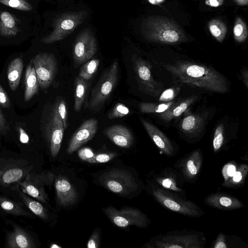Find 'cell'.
Wrapping results in <instances>:
<instances>
[{
  "label": "cell",
  "mask_w": 248,
  "mask_h": 248,
  "mask_svg": "<svg viewBox=\"0 0 248 248\" xmlns=\"http://www.w3.org/2000/svg\"><path fill=\"white\" fill-rule=\"evenodd\" d=\"M6 247L8 248H34V239L25 229L16 224H13V229L6 232Z\"/></svg>",
  "instance_id": "16"
},
{
  "label": "cell",
  "mask_w": 248,
  "mask_h": 248,
  "mask_svg": "<svg viewBox=\"0 0 248 248\" xmlns=\"http://www.w3.org/2000/svg\"><path fill=\"white\" fill-rule=\"evenodd\" d=\"M98 124L97 120L94 118H90L85 121L72 137L67 147V153H73L82 145L93 139L97 132Z\"/></svg>",
  "instance_id": "14"
},
{
  "label": "cell",
  "mask_w": 248,
  "mask_h": 248,
  "mask_svg": "<svg viewBox=\"0 0 248 248\" xmlns=\"http://www.w3.org/2000/svg\"><path fill=\"white\" fill-rule=\"evenodd\" d=\"M224 0H205V4L210 7H217L223 4Z\"/></svg>",
  "instance_id": "48"
},
{
  "label": "cell",
  "mask_w": 248,
  "mask_h": 248,
  "mask_svg": "<svg viewBox=\"0 0 248 248\" xmlns=\"http://www.w3.org/2000/svg\"><path fill=\"white\" fill-rule=\"evenodd\" d=\"M208 27L212 35L218 42L221 43L225 38L227 28L225 24L221 20L215 18L208 23Z\"/></svg>",
  "instance_id": "30"
},
{
  "label": "cell",
  "mask_w": 248,
  "mask_h": 248,
  "mask_svg": "<svg viewBox=\"0 0 248 248\" xmlns=\"http://www.w3.org/2000/svg\"><path fill=\"white\" fill-rule=\"evenodd\" d=\"M224 126L222 123L216 127L213 140V147L215 152L218 151L222 147L224 140Z\"/></svg>",
  "instance_id": "37"
},
{
  "label": "cell",
  "mask_w": 248,
  "mask_h": 248,
  "mask_svg": "<svg viewBox=\"0 0 248 248\" xmlns=\"http://www.w3.org/2000/svg\"><path fill=\"white\" fill-rule=\"evenodd\" d=\"M38 85L47 88L51 84L58 70L57 60L53 54L40 53L32 59Z\"/></svg>",
  "instance_id": "11"
},
{
  "label": "cell",
  "mask_w": 248,
  "mask_h": 248,
  "mask_svg": "<svg viewBox=\"0 0 248 248\" xmlns=\"http://www.w3.org/2000/svg\"><path fill=\"white\" fill-rule=\"evenodd\" d=\"M89 88L87 81L78 76L75 80L74 109L76 112L81 110Z\"/></svg>",
  "instance_id": "29"
},
{
  "label": "cell",
  "mask_w": 248,
  "mask_h": 248,
  "mask_svg": "<svg viewBox=\"0 0 248 248\" xmlns=\"http://www.w3.org/2000/svg\"><path fill=\"white\" fill-rule=\"evenodd\" d=\"M0 124L5 131L7 128V123L4 114L2 113L0 109Z\"/></svg>",
  "instance_id": "49"
},
{
  "label": "cell",
  "mask_w": 248,
  "mask_h": 248,
  "mask_svg": "<svg viewBox=\"0 0 248 248\" xmlns=\"http://www.w3.org/2000/svg\"><path fill=\"white\" fill-rule=\"evenodd\" d=\"M100 64V61L93 59L88 61L81 67L78 76L88 81L93 78L97 71Z\"/></svg>",
  "instance_id": "34"
},
{
  "label": "cell",
  "mask_w": 248,
  "mask_h": 248,
  "mask_svg": "<svg viewBox=\"0 0 248 248\" xmlns=\"http://www.w3.org/2000/svg\"><path fill=\"white\" fill-rule=\"evenodd\" d=\"M0 105L3 108H9L10 107V101L8 94L0 84Z\"/></svg>",
  "instance_id": "45"
},
{
  "label": "cell",
  "mask_w": 248,
  "mask_h": 248,
  "mask_svg": "<svg viewBox=\"0 0 248 248\" xmlns=\"http://www.w3.org/2000/svg\"><path fill=\"white\" fill-rule=\"evenodd\" d=\"M214 248H227L228 246L226 242L225 236L222 233H220L215 241Z\"/></svg>",
  "instance_id": "46"
},
{
  "label": "cell",
  "mask_w": 248,
  "mask_h": 248,
  "mask_svg": "<svg viewBox=\"0 0 248 248\" xmlns=\"http://www.w3.org/2000/svg\"><path fill=\"white\" fill-rule=\"evenodd\" d=\"M248 172V166L241 164L237 168L234 174L228 180L224 181L222 186L225 187H234L239 186L244 182Z\"/></svg>",
  "instance_id": "32"
},
{
  "label": "cell",
  "mask_w": 248,
  "mask_h": 248,
  "mask_svg": "<svg viewBox=\"0 0 248 248\" xmlns=\"http://www.w3.org/2000/svg\"><path fill=\"white\" fill-rule=\"evenodd\" d=\"M155 245L158 248H200L201 242L198 236L192 234H175L164 236L156 241Z\"/></svg>",
  "instance_id": "15"
},
{
  "label": "cell",
  "mask_w": 248,
  "mask_h": 248,
  "mask_svg": "<svg viewBox=\"0 0 248 248\" xmlns=\"http://www.w3.org/2000/svg\"><path fill=\"white\" fill-rule=\"evenodd\" d=\"M119 64L114 62L101 76L91 91L87 108L92 112L99 111L114 90L118 78Z\"/></svg>",
  "instance_id": "3"
},
{
  "label": "cell",
  "mask_w": 248,
  "mask_h": 248,
  "mask_svg": "<svg viewBox=\"0 0 248 248\" xmlns=\"http://www.w3.org/2000/svg\"><path fill=\"white\" fill-rule=\"evenodd\" d=\"M17 193L22 202L32 213L44 220L46 221L48 219V211L41 202L33 200L31 197L23 193L20 188L18 189Z\"/></svg>",
  "instance_id": "27"
},
{
  "label": "cell",
  "mask_w": 248,
  "mask_h": 248,
  "mask_svg": "<svg viewBox=\"0 0 248 248\" xmlns=\"http://www.w3.org/2000/svg\"><path fill=\"white\" fill-rule=\"evenodd\" d=\"M237 168L233 163H228L223 168L222 173L224 179V181L228 180L234 174Z\"/></svg>",
  "instance_id": "42"
},
{
  "label": "cell",
  "mask_w": 248,
  "mask_h": 248,
  "mask_svg": "<svg viewBox=\"0 0 248 248\" xmlns=\"http://www.w3.org/2000/svg\"><path fill=\"white\" fill-rule=\"evenodd\" d=\"M57 202L62 206L74 204L78 199V194L72 184L64 176H58L55 179Z\"/></svg>",
  "instance_id": "17"
},
{
  "label": "cell",
  "mask_w": 248,
  "mask_h": 248,
  "mask_svg": "<svg viewBox=\"0 0 248 248\" xmlns=\"http://www.w3.org/2000/svg\"><path fill=\"white\" fill-rule=\"evenodd\" d=\"M141 32L146 40L156 43L175 45L187 41L182 28L165 16H152L144 19L141 23Z\"/></svg>",
  "instance_id": "2"
},
{
  "label": "cell",
  "mask_w": 248,
  "mask_h": 248,
  "mask_svg": "<svg viewBox=\"0 0 248 248\" xmlns=\"http://www.w3.org/2000/svg\"><path fill=\"white\" fill-rule=\"evenodd\" d=\"M51 248H61V246H59L55 244H52L50 247Z\"/></svg>",
  "instance_id": "53"
},
{
  "label": "cell",
  "mask_w": 248,
  "mask_h": 248,
  "mask_svg": "<svg viewBox=\"0 0 248 248\" xmlns=\"http://www.w3.org/2000/svg\"><path fill=\"white\" fill-rule=\"evenodd\" d=\"M99 246V234L95 230L91 236L87 243L88 248H97Z\"/></svg>",
  "instance_id": "44"
},
{
  "label": "cell",
  "mask_w": 248,
  "mask_h": 248,
  "mask_svg": "<svg viewBox=\"0 0 248 248\" xmlns=\"http://www.w3.org/2000/svg\"><path fill=\"white\" fill-rule=\"evenodd\" d=\"M180 90L179 87H172L163 91L159 98V102L165 103L173 100L178 94Z\"/></svg>",
  "instance_id": "40"
},
{
  "label": "cell",
  "mask_w": 248,
  "mask_h": 248,
  "mask_svg": "<svg viewBox=\"0 0 248 248\" xmlns=\"http://www.w3.org/2000/svg\"><path fill=\"white\" fill-rule=\"evenodd\" d=\"M173 100L165 103H151L141 102L139 104V107L140 111L142 113H158L165 111L175 101Z\"/></svg>",
  "instance_id": "33"
},
{
  "label": "cell",
  "mask_w": 248,
  "mask_h": 248,
  "mask_svg": "<svg viewBox=\"0 0 248 248\" xmlns=\"http://www.w3.org/2000/svg\"><path fill=\"white\" fill-rule=\"evenodd\" d=\"M54 175L50 171L37 173L31 171L19 184L20 189L29 196L39 202L46 203L48 200L46 186L52 183Z\"/></svg>",
  "instance_id": "7"
},
{
  "label": "cell",
  "mask_w": 248,
  "mask_h": 248,
  "mask_svg": "<svg viewBox=\"0 0 248 248\" xmlns=\"http://www.w3.org/2000/svg\"><path fill=\"white\" fill-rule=\"evenodd\" d=\"M25 205L6 197L0 195V211L6 214L33 218L32 212L28 210Z\"/></svg>",
  "instance_id": "24"
},
{
  "label": "cell",
  "mask_w": 248,
  "mask_h": 248,
  "mask_svg": "<svg viewBox=\"0 0 248 248\" xmlns=\"http://www.w3.org/2000/svg\"><path fill=\"white\" fill-rule=\"evenodd\" d=\"M32 62V60H31L26 70L24 94V99L26 102L30 100L38 90L37 78Z\"/></svg>",
  "instance_id": "28"
},
{
  "label": "cell",
  "mask_w": 248,
  "mask_h": 248,
  "mask_svg": "<svg viewBox=\"0 0 248 248\" xmlns=\"http://www.w3.org/2000/svg\"><path fill=\"white\" fill-rule=\"evenodd\" d=\"M129 108L124 104L118 103L108 112V117L109 119L121 118L129 114Z\"/></svg>",
  "instance_id": "38"
},
{
  "label": "cell",
  "mask_w": 248,
  "mask_h": 248,
  "mask_svg": "<svg viewBox=\"0 0 248 248\" xmlns=\"http://www.w3.org/2000/svg\"><path fill=\"white\" fill-rule=\"evenodd\" d=\"M233 1L239 6L247 5L248 3V0H233Z\"/></svg>",
  "instance_id": "51"
},
{
  "label": "cell",
  "mask_w": 248,
  "mask_h": 248,
  "mask_svg": "<svg viewBox=\"0 0 248 248\" xmlns=\"http://www.w3.org/2000/svg\"><path fill=\"white\" fill-rule=\"evenodd\" d=\"M116 156L117 154L113 153H100L94 155L86 162L90 163H104L111 160Z\"/></svg>",
  "instance_id": "39"
},
{
  "label": "cell",
  "mask_w": 248,
  "mask_h": 248,
  "mask_svg": "<svg viewBox=\"0 0 248 248\" xmlns=\"http://www.w3.org/2000/svg\"><path fill=\"white\" fill-rule=\"evenodd\" d=\"M87 16V11L84 10L61 15L55 19L53 31L43 37L41 42L49 44L64 39L83 22Z\"/></svg>",
  "instance_id": "5"
},
{
  "label": "cell",
  "mask_w": 248,
  "mask_h": 248,
  "mask_svg": "<svg viewBox=\"0 0 248 248\" xmlns=\"http://www.w3.org/2000/svg\"><path fill=\"white\" fill-rule=\"evenodd\" d=\"M97 51L96 39L90 29L83 30L77 37L73 48L74 63L79 65L91 59Z\"/></svg>",
  "instance_id": "12"
},
{
  "label": "cell",
  "mask_w": 248,
  "mask_h": 248,
  "mask_svg": "<svg viewBox=\"0 0 248 248\" xmlns=\"http://www.w3.org/2000/svg\"><path fill=\"white\" fill-rule=\"evenodd\" d=\"M54 109L61 118L65 130L68 126V110L65 100L63 99L59 100L55 104Z\"/></svg>",
  "instance_id": "36"
},
{
  "label": "cell",
  "mask_w": 248,
  "mask_h": 248,
  "mask_svg": "<svg viewBox=\"0 0 248 248\" xmlns=\"http://www.w3.org/2000/svg\"><path fill=\"white\" fill-rule=\"evenodd\" d=\"M131 61L140 91L153 97L160 95L164 86L162 82L154 78L151 63L136 55L132 56Z\"/></svg>",
  "instance_id": "6"
},
{
  "label": "cell",
  "mask_w": 248,
  "mask_h": 248,
  "mask_svg": "<svg viewBox=\"0 0 248 248\" xmlns=\"http://www.w3.org/2000/svg\"><path fill=\"white\" fill-rule=\"evenodd\" d=\"M93 151L90 148L85 147L81 148L78 152V155L81 160L87 161L94 155Z\"/></svg>",
  "instance_id": "43"
},
{
  "label": "cell",
  "mask_w": 248,
  "mask_h": 248,
  "mask_svg": "<svg viewBox=\"0 0 248 248\" xmlns=\"http://www.w3.org/2000/svg\"><path fill=\"white\" fill-rule=\"evenodd\" d=\"M153 195L162 206L173 212L195 217L202 214L201 209L193 202L181 199L161 188H154Z\"/></svg>",
  "instance_id": "8"
},
{
  "label": "cell",
  "mask_w": 248,
  "mask_h": 248,
  "mask_svg": "<svg viewBox=\"0 0 248 248\" xmlns=\"http://www.w3.org/2000/svg\"><path fill=\"white\" fill-rule=\"evenodd\" d=\"M22 31L20 21L7 11H0V35L5 38L15 37Z\"/></svg>",
  "instance_id": "21"
},
{
  "label": "cell",
  "mask_w": 248,
  "mask_h": 248,
  "mask_svg": "<svg viewBox=\"0 0 248 248\" xmlns=\"http://www.w3.org/2000/svg\"><path fill=\"white\" fill-rule=\"evenodd\" d=\"M208 113L204 112L201 113H188L185 114L180 124L181 130L188 135L197 134L202 130Z\"/></svg>",
  "instance_id": "22"
},
{
  "label": "cell",
  "mask_w": 248,
  "mask_h": 248,
  "mask_svg": "<svg viewBox=\"0 0 248 248\" xmlns=\"http://www.w3.org/2000/svg\"><path fill=\"white\" fill-rule=\"evenodd\" d=\"M140 120L147 134L161 152L166 155H172L174 153V148L166 135L145 119L140 118Z\"/></svg>",
  "instance_id": "18"
},
{
  "label": "cell",
  "mask_w": 248,
  "mask_h": 248,
  "mask_svg": "<svg viewBox=\"0 0 248 248\" xmlns=\"http://www.w3.org/2000/svg\"><path fill=\"white\" fill-rule=\"evenodd\" d=\"M197 98V96L193 95L175 100L169 108L160 113L159 116L165 122H169L182 114Z\"/></svg>",
  "instance_id": "23"
},
{
  "label": "cell",
  "mask_w": 248,
  "mask_h": 248,
  "mask_svg": "<svg viewBox=\"0 0 248 248\" xmlns=\"http://www.w3.org/2000/svg\"><path fill=\"white\" fill-rule=\"evenodd\" d=\"M103 133L115 144L123 148H128L134 141L130 130L121 124H114L103 131Z\"/></svg>",
  "instance_id": "19"
},
{
  "label": "cell",
  "mask_w": 248,
  "mask_h": 248,
  "mask_svg": "<svg viewBox=\"0 0 248 248\" xmlns=\"http://www.w3.org/2000/svg\"><path fill=\"white\" fill-rule=\"evenodd\" d=\"M0 4L20 12L33 13V0H0Z\"/></svg>",
  "instance_id": "31"
},
{
  "label": "cell",
  "mask_w": 248,
  "mask_h": 248,
  "mask_svg": "<svg viewBox=\"0 0 248 248\" xmlns=\"http://www.w3.org/2000/svg\"><path fill=\"white\" fill-rule=\"evenodd\" d=\"M64 131L62 122L53 108L46 128V136L51 155L54 158L60 151Z\"/></svg>",
  "instance_id": "13"
},
{
  "label": "cell",
  "mask_w": 248,
  "mask_h": 248,
  "mask_svg": "<svg viewBox=\"0 0 248 248\" xmlns=\"http://www.w3.org/2000/svg\"><path fill=\"white\" fill-rule=\"evenodd\" d=\"M5 130L3 129V128L2 127L1 125L0 124V135H1V134H3Z\"/></svg>",
  "instance_id": "54"
},
{
  "label": "cell",
  "mask_w": 248,
  "mask_h": 248,
  "mask_svg": "<svg viewBox=\"0 0 248 248\" xmlns=\"http://www.w3.org/2000/svg\"><path fill=\"white\" fill-rule=\"evenodd\" d=\"M23 68V62L21 57H16L9 63L7 76L11 90L15 91L19 84Z\"/></svg>",
  "instance_id": "26"
},
{
  "label": "cell",
  "mask_w": 248,
  "mask_h": 248,
  "mask_svg": "<svg viewBox=\"0 0 248 248\" xmlns=\"http://www.w3.org/2000/svg\"><path fill=\"white\" fill-rule=\"evenodd\" d=\"M233 33L234 40L238 43L245 41L248 37V29L246 23L240 17L235 20Z\"/></svg>",
  "instance_id": "35"
},
{
  "label": "cell",
  "mask_w": 248,
  "mask_h": 248,
  "mask_svg": "<svg viewBox=\"0 0 248 248\" xmlns=\"http://www.w3.org/2000/svg\"><path fill=\"white\" fill-rule=\"evenodd\" d=\"M33 165L26 159L1 158L0 160V190H11L17 192L19 184L28 173L32 171Z\"/></svg>",
  "instance_id": "4"
},
{
  "label": "cell",
  "mask_w": 248,
  "mask_h": 248,
  "mask_svg": "<svg viewBox=\"0 0 248 248\" xmlns=\"http://www.w3.org/2000/svg\"><path fill=\"white\" fill-rule=\"evenodd\" d=\"M164 1V0H149V1L153 4H158Z\"/></svg>",
  "instance_id": "52"
},
{
  "label": "cell",
  "mask_w": 248,
  "mask_h": 248,
  "mask_svg": "<svg viewBox=\"0 0 248 248\" xmlns=\"http://www.w3.org/2000/svg\"><path fill=\"white\" fill-rule=\"evenodd\" d=\"M156 181L163 187L166 189H171L176 191H181L182 190L178 187L175 182L171 178H158Z\"/></svg>",
  "instance_id": "41"
},
{
  "label": "cell",
  "mask_w": 248,
  "mask_h": 248,
  "mask_svg": "<svg viewBox=\"0 0 248 248\" xmlns=\"http://www.w3.org/2000/svg\"><path fill=\"white\" fill-rule=\"evenodd\" d=\"M162 66L180 84L217 93H225L229 90L226 78L213 67L186 61L163 63Z\"/></svg>",
  "instance_id": "1"
},
{
  "label": "cell",
  "mask_w": 248,
  "mask_h": 248,
  "mask_svg": "<svg viewBox=\"0 0 248 248\" xmlns=\"http://www.w3.org/2000/svg\"><path fill=\"white\" fill-rule=\"evenodd\" d=\"M105 212L110 220L119 227L124 228L133 225L145 227L149 221L142 212L134 208H126L119 210L109 206L105 209Z\"/></svg>",
  "instance_id": "10"
},
{
  "label": "cell",
  "mask_w": 248,
  "mask_h": 248,
  "mask_svg": "<svg viewBox=\"0 0 248 248\" xmlns=\"http://www.w3.org/2000/svg\"><path fill=\"white\" fill-rule=\"evenodd\" d=\"M243 79L244 80V82L246 85V86L247 88H248V72L247 69L244 70L242 71V73Z\"/></svg>",
  "instance_id": "50"
},
{
  "label": "cell",
  "mask_w": 248,
  "mask_h": 248,
  "mask_svg": "<svg viewBox=\"0 0 248 248\" xmlns=\"http://www.w3.org/2000/svg\"><path fill=\"white\" fill-rule=\"evenodd\" d=\"M202 156L199 150L194 151L186 158L184 165L183 171L185 176L188 179H192L199 173L202 166Z\"/></svg>",
  "instance_id": "25"
},
{
  "label": "cell",
  "mask_w": 248,
  "mask_h": 248,
  "mask_svg": "<svg viewBox=\"0 0 248 248\" xmlns=\"http://www.w3.org/2000/svg\"><path fill=\"white\" fill-rule=\"evenodd\" d=\"M19 134V140L21 143L26 144L29 141V137L24 130L20 127H18Z\"/></svg>",
  "instance_id": "47"
},
{
  "label": "cell",
  "mask_w": 248,
  "mask_h": 248,
  "mask_svg": "<svg viewBox=\"0 0 248 248\" xmlns=\"http://www.w3.org/2000/svg\"><path fill=\"white\" fill-rule=\"evenodd\" d=\"M205 202L209 206L222 210H232L244 206L238 199L223 193H213L207 196Z\"/></svg>",
  "instance_id": "20"
},
{
  "label": "cell",
  "mask_w": 248,
  "mask_h": 248,
  "mask_svg": "<svg viewBox=\"0 0 248 248\" xmlns=\"http://www.w3.org/2000/svg\"><path fill=\"white\" fill-rule=\"evenodd\" d=\"M100 182L111 192L122 195L136 190L137 184L131 174L119 169H113L102 174Z\"/></svg>",
  "instance_id": "9"
}]
</instances>
